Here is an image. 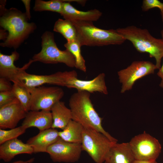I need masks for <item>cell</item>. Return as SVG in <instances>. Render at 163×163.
Returning <instances> with one entry per match:
<instances>
[{"mask_svg":"<svg viewBox=\"0 0 163 163\" xmlns=\"http://www.w3.org/2000/svg\"><path fill=\"white\" fill-rule=\"evenodd\" d=\"M0 25L8 32V36L1 46L17 49L36 28L34 22H28L25 13L16 8L0 10Z\"/></svg>","mask_w":163,"mask_h":163,"instance_id":"6da1fadb","label":"cell"},{"mask_svg":"<svg viewBox=\"0 0 163 163\" xmlns=\"http://www.w3.org/2000/svg\"><path fill=\"white\" fill-rule=\"evenodd\" d=\"M91 93L85 91H77L70 97L69 106L72 120L85 128L93 129L102 133L114 143L117 139L112 136L103 128V120L95 109L90 99Z\"/></svg>","mask_w":163,"mask_h":163,"instance_id":"7a4b0ae2","label":"cell"},{"mask_svg":"<svg viewBox=\"0 0 163 163\" xmlns=\"http://www.w3.org/2000/svg\"><path fill=\"white\" fill-rule=\"evenodd\" d=\"M117 32L126 40L130 41L137 51L149 54L154 58L157 69L161 66L163 58V40L153 37L146 29L134 25L118 28Z\"/></svg>","mask_w":163,"mask_h":163,"instance_id":"3957f363","label":"cell"},{"mask_svg":"<svg viewBox=\"0 0 163 163\" xmlns=\"http://www.w3.org/2000/svg\"><path fill=\"white\" fill-rule=\"evenodd\" d=\"M72 22L76 28L77 40L81 46L121 45L126 40L116 30L100 29L95 27L91 22Z\"/></svg>","mask_w":163,"mask_h":163,"instance_id":"277c9868","label":"cell"},{"mask_svg":"<svg viewBox=\"0 0 163 163\" xmlns=\"http://www.w3.org/2000/svg\"><path fill=\"white\" fill-rule=\"evenodd\" d=\"M41 51L32 57L34 62H40L45 64L63 63L69 67H75V59L73 55L66 49L58 48L55 41L53 33L46 31L41 37Z\"/></svg>","mask_w":163,"mask_h":163,"instance_id":"5b68a950","label":"cell"},{"mask_svg":"<svg viewBox=\"0 0 163 163\" xmlns=\"http://www.w3.org/2000/svg\"><path fill=\"white\" fill-rule=\"evenodd\" d=\"M114 143L101 132L83 128L81 145L95 163L104 162Z\"/></svg>","mask_w":163,"mask_h":163,"instance_id":"8992f818","label":"cell"},{"mask_svg":"<svg viewBox=\"0 0 163 163\" xmlns=\"http://www.w3.org/2000/svg\"><path fill=\"white\" fill-rule=\"evenodd\" d=\"M76 76H78L77 73L74 70L58 72L47 75L29 74L24 70L18 74L12 82L13 83L18 82L21 84L30 91L34 88L45 84L66 87L69 80Z\"/></svg>","mask_w":163,"mask_h":163,"instance_id":"52a82bcc","label":"cell"},{"mask_svg":"<svg viewBox=\"0 0 163 163\" xmlns=\"http://www.w3.org/2000/svg\"><path fill=\"white\" fill-rule=\"evenodd\" d=\"M129 143L136 160L156 161L161 152L158 140L145 131L133 137Z\"/></svg>","mask_w":163,"mask_h":163,"instance_id":"ba28073f","label":"cell"},{"mask_svg":"<svg viewBox=\"0 0 163 163\" xmlns=\"http://www.w3.org/2000/svg\"><path fill=\"white\" fill-rule=\"evenodd\" d=\"M157 69L155 64L145 61H135L126 68L117 72L119 81L122 84L120 92L123 93L132 89L135 82L138 79L154 73Z\"/></svg>","mask_w":163,"mask_h":163,"instance_id":"9c48e42d","label":"cell"},{"mask_svg":"<svg viewBox=\"0 0 163 163\" xmlns=\"http://www.w3.org/2000/svg\"><path fill=\"white\" fill-rule=\"evenodd\" d=\"M31 94L30 110L50 111L53 106L60 101L64 95L59 87L40 86L30 91Z\"/></svg>","mask_w":163,"mask_h":163,"instance_id":"30bf717a","label":"cell"},{"mask_svg":"<svg viewBox=\"0 0 163 163\" xmlns=\"http://www.w3.org/2000/svg\"><path fill=\"white\" fill-rule=\"evenodd\" d=\"M82 151L81 144L67 142L60 138L48 148L47 153L54 162L72 163L78 161Z\"/></svg>","mask_w":163,"mask_h":163,"instance_id":"8fae6325","label":"cell"},{"mask_svg":"<svg viewBox=\"0 0 163 163\" xmlns=\"http://www.w3.org/2000/svg\"><path fill=\"white\" fill-rule=\"evenodd\" d=\"M27 113L16 98L0 107V129L15 128L20 120L25 118Z\"/></svg>","mask_w":163,"mask_h":163,"instance_id":"7c38bea8","label":"cell"},{"mask_svg":"<svg viewBox=\"0 0 163 163\" xmlns=\"http://www.w3.org/2000/svg\"><path fill=\"white\" fill-rule=\"evenodd\" d=\"M105 74L101 73L93 79L90 80H83L73 77L68 82L66 87L74 88L77 91H82L90 93L98 92L107 94L108 92L105 80Z\"/></svg>","mask_w":163,"mask_h":163,"instance_id":"4fadbf2b","label":"cell"},{"mask_svg":"<svg viewBox=\"0 0 163 163\" xmlns=\"http://www.w3.org/2000/svg\"><path fill=\"white\" fill-rule=\"evenodd\" d=\"M19 54L16 50L8 55L0 53V77L5 78L12 82L18 74L26 70L34 62L32 59H30L22 67H18L15 66L14 63L19 59Z\"/></svg>","mask_w":163,"mask_h":163,"instance_id":"5bb4252c","label":"cell"},{"mask_svg":"<svg viewBox=\"0 0 163 163\" xmlns=\"http://www.w3.org/2000/svg\"><path fill=\"white\" fill-rule=\"evenodd\" d=\"M60 14L65 19L72 22L74 21L93 22L97 21L100 18L102 13L96 9L87 11L78 10L69 2L64 1Z\"/></svg>","mask_w":163,"mask_h":163,"instance_id":"9a60e30c","label":"cell"},{"mask_svg":"<svg viewBox=\"0 0 163 163\" xmlns=\"http://www.w3.org/2000/svg\"><path fill=\"white\" fill-rule=\"evenodd\" d=\"M59 133L56 129L52 128L40 131L26 143L32 147L34 153L47 152L48 148L60 138Z\"/></svg>","mask_w":163,"mask_h":163,"instance_id":"2e32d148","label":"cell"},{"mask_svg":"<svg viewBox=\"0 0 163 163\" xmlns=\"http://www.w3.org/2000/svg\"><path fill=\"white\" fill-rule=\"evenodd\" d=\"M53 123L50 111L30 110L27 113L21 126L26 129L35 127L41 131L52 128Z\"/></svg>","mask_w":163,"mask_h":163,"instance_id":"e0dca14e","label":"cell"},{"mask_svg":"<svg viewBox=\"0 0 163 163\" xmlns=\"http://www.w3.org/2000/svg\"><path fill=\"white\" fill-rule=\"evenodd\" d=\"M33 153L30 145L17 138L7 141L0 146V158L5 162L10 161L18 155Z\"/></svg>","mask_w":163,"mask_h":163,"instance_id":"ac0fdd59","label":"cell"},{"mask_svg":"<svg viewBox=\"0 0 163 163\" xmlns=\"http://www.w3.org/2000/svg\"><path fill=\"white\" fill-rule=\"evenodd\" d=\"M135 160L129 142L114 143L104 163H133Z\"/></svg>","mask_w":163,"mask_h":163,"instance_id":"d6986e66","label":"cell"},{"mask_svg":"<svg viewBox=\"0 0 163 163\" xmlns=\"http://www.w3.org/2000/svg\"><path fill=\"white\" fill-rule=\"evenodd\" d=\"M51 112L53 120L52 128L63 130L72 120L70 109L66 106L63 102L60 101L55 104Z\"/></svg>","mask_w":163,"mask_h":163,"instance_id":"ffe728a7","label":"cell"},{"mask_svg":"<svg viewBox=\"0 0 163 163\" xmlns=\"http://www.w3.org/2000/svg\"><path fill=\"white\" fill-rule=\"evenodd\" d=\"M83 128L80 124L72 120L64 129L59 132V137L67 142L81 144Z\"/></svg>","mask_w":163,"mask_h":163,"instance_id":"44dd1931","label":"cell"},{"mask_svg":"<svg viewBox=\"0 0 163 163\" xmlns=\"http://www.w3.org/2000/svg\"><path fill=\"white\" fill-rule=\"evenodd\" d=\"M53 31L61 34L69 42L77 39L76 28L71 21L62 19H59L55 23Z\"/></svg>","mask_w":163,"mask_h":163,"instance_id":"7402d4cb","label":"cell"},{"mask_svg":"<svg viewBox=\"0 0 163 163\" xmlns=\"http://www.w3.org/2000/svg\"><path fill=\"white\" fill-rule=\"evenodd\" d=\"M66 49L69 51L74 56L75 60V67L84 72L87 71L85 62L82 56L81 50V46L78 40L76 39L67 42L64 45Z\"/></svg>","mask_w":163,"mask_h":163,"instance_id":"603a6c76","label":"cell"},{"mask_svg":"<svg viewBox=\"0 0 163 163\" xmlns=\"http://www.w3.org/2000/svg\"><path fill=\"white\" fill-rule=\"evenodd\" d=\"M12 91L25 111L30 110L31 94L30 91L24 85L18 82L13 83Z\"/></svg>","mask_w":163,"mask_h":163,"instance_id":"cb8c5ba5","label":"cell"},{"mask_svg":"<svg viewBox=\"0 0 163 163\" xmlns=\"http://www.w3.org/2000/svg\"><path fill=\"white\" fill-rule=\"evenodd\" d=\"M64 1L62 0H51L44 1L36 0L33 9L35 11H50L61 13Z\"/></svg>","mask_w":163,"mask_h":163,"instance_id":"d4e9b609","label":"cell"},{"mask_svg":"<svg viewBox=\"0 0 163 163\" xmlns=\"http://www.w3.org/2000/svg\"><path fill=\"white\" fill-rule=\"evenodd\" d=\"M26 129L22 126L9 130L0 129V144L16 138L24 134Z\"/></svg>","mask_w":163,"mask_h":163,"instance_id":"484cf974","label":"cell"},{"mask_svg":"<svg viewBox=\"0 0 163 163\" xmlns=\"http://www.w3.org/2000/svg\"><path fill=\"white\" fill-rule=\"evenodd\" d=\"M158 8L160 11L163 10V2L158 0H143L142 8L143 11H146L154 8Z\"/></svg>","mask_w":163,"mask_h":163,"instance_id":"4316f807","label":"cell"},{"mask_svg":"<svg viewBox=\"0 0 163 163\" xmlns=\"http://www.w3.org/2000/svg\"><path fill=\"white\" fill-rule=\"evenodd\" d=\"M16 98L12 90L0 92V107L10 102Z\"/></svg>","mask_w":163,"mask_h":163,"instance_id":"83f0119b","label":"cell"},{"mask_svg":"<svg viewBox=\"0 0 163 163\" xmlns=\"http://www.w3.org/2000/svg\"><path fill=\"white\" fill-rule=\"evenodd\" d=\"M10 81L5 78H0V92L11 91L12 89V85Z\"/></svg>","mask_w":163,"mask_h":163,"instance_id":"f1b7e54d","label":"cell"},{"mask_svg":"<svg viewBox=\"0 0 163 163\" xmlns=\"http://www.w3.org/2000/svg\"><path fill=\"white\" fill-rule=\"evenodd\" d=\"M22 2L24 3L26 9L25 13L27 17L30 20L31 18V15L30 13V0H22Z\"/></svg>","mask_w":163,"mask_h":163,"instance_id":"f546056e","label":"cell"},{"mask_svg":"<svg viewBox=\"0 0 163 163\" xmlns=\"http://www.w3.org/2000/svg\"><path fill=\"white\" fill-rule=\"evenodd\" d=\"M162 60V65L158 69L159 70L157 72V75L161 79V82L159 85V86L161 88H163V58Z\"/></svg>","mask_w":163,"mask_h":163,"instance_id":"4dcf8cb0","label":"cell"},{"mask_svg":"<svg viewBox=\"0 0 163 163\" xmlns=\"http://www.w3.org/2000/svg\"><path fill=\"white\" fill-rule=\"evenodd\" d=\"M5 29H0V39L1 40H4V41L7 38L8 33Z\"/></svg>","mask_w":163,"mask_h":163,"instance_id":"1f68e13d","label":"cell"},{"mask_svg":"<svg viewBox=\"0 0 163 163\" xmlns=\"http://www.w3.org/2000/svg\"><path fill=\"white\" fill-rule=\"evenodd\" d=\"M64 2H76L78 3L79 4H81L82 5L84 6L86 2V0H64Z\"/></svg>","mask_w":163,"mask_h":163,"instance_id":"d6a6232c","label":"cell"},{"mask_svg":"<svg viewBox=\"0 0 163 163\" xmlns=\"http://www.w3.org/2000/svg\"><path fill=\"white\" fill-rule=\"evenodd\" d=\"M133 163H158L156 161L138 160H135Z\"/></svg>","mask_w":163,"mask_h":163,"instance_id":"836d02e7","label":"cell"},{"mask_svg":"<svg viewBox=\"0 0 163 163\" xmlns=\"http://www.w3.org/2000/svg\"><path fill=\"white\" fill-rule=\"evenodd\" d=\"M34 160V158H32L26 161V162L23 163H31L33 162Z\"/></svg>","mask_w":163,"mask_h":163,"instance_id":"e575fe53","label":"cell"},{"mask_svg":"<svg viewBox=\"0 0 163 163\" xmlns=\"http://www.w3.org/2000/svg\"><path fill=\"white\" fill-rule=\"evenodd\" d=\"M26 161H23L22 160H19L17 161L13 162L10 163H23L25 162Z\"/></svg>","mask_w":163,"mask_h":163,"instance_id":"d590c367","label":"cell"},{"mask_svg":"<svg viewBox=\"0 0 163 163\" xmlns=\"http://www.w3.org/2000/svg\"><path fill=\"white\" fill-rule=\"evenodd\" d=\"M160 14L163 24V10L160 11Z\"/></svg>","mask_w":163,"mask_h":163,"instance_id":"8d00e7d4","label":"cell"},{"mask_svg":"<svg viewBox=\"0 0 163 163\" xmlns=\"http://www.w3.org/2000/svg\"><path fill=\"white\" fill-rule=\"evenodd\" d=\"M161 39L163 40V29L161 30Z\"/></svg>","mask_w":163,"mask_h":163,"instance_id":"74e56055","label":"cell"}]
</instances>
